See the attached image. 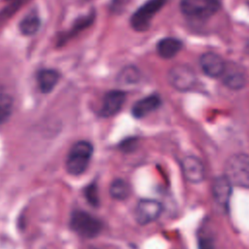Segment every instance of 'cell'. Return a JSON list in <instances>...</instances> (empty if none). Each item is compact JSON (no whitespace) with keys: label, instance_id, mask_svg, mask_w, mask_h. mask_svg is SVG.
I'll list each match as a JSON object with an SVG mask.
<instances>
[{"label":"cell","instance_id":"cell-1","mask_svg":"<svg viewBox=\"0 0 249 249\" xmlns=\"http://www.w3.org/2000/svg\"><path fill=\"white\" fill-rule=\"evenodd\" d=\"M224 175L231 185L249 188V155L239 153L230 157L225 164Z\"/></svg>","mask_w":249,"mask_h":249},{"label":"cell","instance_id":"cell-2","mask_svg":"<svg viewBox=\"0 0 249 249\" xmlns=\"http://www.w3.org/2000/svg\"><path fill=\"white\" fill-rule=\"evenodd\" d=\"M93 153L92 145L85 140L76 142L69 150L66 159V169L72 175L82 174L88 167Z\"/></svg>","mask_w":249,"mask_h":249},{"label":"cell","instance_id":"cell-3","mask_svg":"<svg viewBox=\"0 0 249 249\" xmlns=\"http://www.w3.org/2000/svg\"><path fill=\"white\" fill-rule=\"evenodd\" d=\"M70 227L79 235L87 238L95 237L102 229L101 222L85 211H74L70 218Z\"/></svg>","mask_w":249,"mask_h":249},{"label":"cell","instance_id":"cell-4","mask_svg":"<svg viewBox=\"0 0 249 249\" xmlns=\"http://www.w3.org/2000/svg\"><path fill=\"white\" fill-rule=\"evenodd\" d=\"M167 0H148L130 18V25L138 32H144L150 27L154 16L165 5Z\"/></svg>","mask_w":249,"mask_h":249},{"label":"cell","instance_id":"cell-5","mask_svg":"<svg viewBox=\"0 0 249 249\" xmlns=\"http://www.w3.org/2000/svg\"><path fill=\"white\" fill-rule=\"evenodd\" d=\"M181 11L188 17L205 19L220 9L219 0H180Z\"/></svg>","mask_w":249,"mask_h":249},{"label":"cell","instance_id":"cell-6","mask_svg":"<svg viewBox=\"0 0 249 249\" xmlns=\"http://www.w3.org/2000/svg\"><path fill=\"white\" fill-rule=\"evenodd\" d=\"M168 83L177 90L186 91L194 88L196 83L195 71L186 64H177L170 68L167 74Z\"/></svg>","mask_w":249,"mask_h":249},{"label":"cell","instance_id":"cell-7","mask_svg":"<svg viewBox=\"0 0 249 249\" xmlns=\"http://www.w3.org/2000/svg\"><path fill=\"white\" fill-rule=\"evenodd\" d=\"M161 209V204L156 199H141L135 207V219L140 225L150 224L160 217Z\"/></svg>","mask_w":249,"mask_h":249},{"label":"cell","instance_id":"cell-8","mask_svg":"<svg viewBox=\"0 0 249 249\" xmlns=\"http://www.w3.org/2000/svg\"><path fill=\"white\" fill-rule=\"evenodd\" d=\"M221 77L223 78L224 85L233 90L244 88L247 81L245 70L234 62H226V67Z\"/></svg>","mask_w":249,"mask_h":249},{"label":"cell","instance_id":"cell-9","mask_svg":"<svg viewBox=\"0 0 249 249\" xmlns=\"http://www.w3.org/2000/svg\"><path fill=\"white\" fill-rule=\"evenodd\" d=\"M182 171L184 177L191 183H200L205 176V168L197 157L187 156L182 160Z\"/></svg>","mask_w":249,"mask_h":249},{"label":"cell","instance_id":"cell-10","mask_svg":"<svg viewBox=\"0 0 249 249\" xmlns=\"http://www.w3.org/2000/svg\"><path fill=\"white\" fill-rule=\"evenodd\" d=\"M199 65L205 75L211 78H218L222 76L226 67V62L219 54L207 52L199 57Z\"/></svg>","mask_w":249,"mask_h":249},{"label":"cell","instance_id":"cell-11","mask_svg":"<svg viewBox=\"0 0 249 249\" xmlns=\"http://www.w3.org/2000/svg\"><path fill=\"white\" fill-rule=\"evenodd\" d=\"M125 100V93L122 90L114 89L108 91L104 97L99 111L100 116L108 118L117 114L123 107Z\"/></svg>","mask_w":249,"mask_h":249},{"label":"cell","instance_id":"cell-12","mask_svg":"<svg viewBox=\"0 0 249 249\" xmlns=\"http://www.w3.org/2000/svg\"><path fill=\"white\" fill-rule=\"evenodd\" d=\"M212 193L215 201L221 207H228L231 195V183L225 175L216 177L213 181Z\"/></svg>","mask_w":249,"mask_h":249},{"label":"cell","instance_id":"cell-13","mask_svg":"<svg viewBox=\"0 0 249 249\" xmlns=\"http://www.w3.org/2000/svg\"><path fill=\"white\" fill-rule=\"evenodd\" d=\"M160 105V98L158 95L153 94L136 101L132 106L131 112L135 118H142L158 109Z\"/></svg>","mask_w":249,"mask_h":249},{"label":"cell","instance_id":"cell-14","mask_svg":"<svg viewBox=\"0 0 249 249\" xmlns=\"http://www.w3.org/2000/svg\"><path fill=\"white\" fill-rule=\"evenodd\" d=\"M182 49V42L176 38H163L157 44V53L162 58L174 57Z\"/></svg>","mask_w":249,"mask_h":249},{"label":"cell","instance_id":"cell-15","mask_svg":"<svg viewBox=\"0 0 249 249\" xmlns=\"http://www.w3.org/2000/svg\"><path fill=\"white\" fill-rule=\"evenodd\" d=\"M59 80V74L53 69H43L37 74V83L42 92L48 93L53 89Z\"/></svg>","mask_w":249,"mask_h":249},{"label":"cell","instance_id":"cell-16","mask_svg":"<svg viewBox=\"0 0 249 249\" xmlns=\"http://www.w3.org/2000/svg\"><path fill=\"white\" fill-rule=\"evenodd\" d=\"M93 19H94V13H90L85 17H82L80 18H78L72 28L66 33L64 34L63 36H61V38L59 39V44H64L66 41H68L70 38L76 36L77 34H79L81 31H83L84 29L88 28L92 22H93Z\"/></svg>","mask_w":249,"mask_h":249},{"label":"cell","instance_id":"cell-17","mask_svg":"<svg viewBox=\"0 0 249 249\" xmlns=\"http://www.w3.org/2000/svg\"><path fill=\"white\" fill-rule=\"evenodd\" d=\"M129 185L121 178L115 179L109 188V193L111 196L117 200H124L129 196Z\"/></svg>","mask_w":249,"mask_h":249},{"label":"cell","instance_id":"cell-18","mask_svg":"<svg viewBox=\"0 0 249 249\" xmlns=\"http://www.w3.org/2000/svg\"><path fill=\"white\" fill-rule=\"evenodd\" d=\"M40 28V18L35 15H27L19 22V30L23 35H34Z\"/></svg>","mask_w":249,"mask_h":249},{"label":"cell","instance_id":"cell-19","mask_svg":"<svg viewBox=\"0 0 249 249\" xmlns=\"http://www.w3.org/2000/svg\"><path fill=\"white\" fill-rule=\"evenodd\" d=\"M140 79V72L134 66L124 67L118 77V80L121 84L124 85H133L136 84Z\"/></svg>","mask_w":249,"mask_h":249},{"label":"cell","instance_id":"cell-20","mask_svg":"<svg viewBox=\"0 0 249 249\" xmlns=\"http://www.w3.org/2000/svg\"><path fill=\"white\" fill-rule=\"evenodd\" d=\"M27 1L28 0H12L9 5L0 11V25L9 20Z\"/></svg>","mask_w":249,"mask_h":249},{"label":"cell","instance_id":"cell-21","mask_svg":"<svg viewBox=\"0 0 249 249\" xmlns=\"http://www.w3.org/2000/svg\"><path fill=\"white\" fill-rule=\"evenodd\" d=\"M13 110V99L10 95L0 94V125L3 124L11 116Z\"/></svg>","mask_w":249,"mask_h":249},{"label":"cell","instance_id":"cell-22","mask_svg":"<svg viewBox=\"0 0 249 249\" xmlns=\"http://www.w3.org/2000/svg\"><path fill=\"white\" fill-rule=\"evenodd\" d=\"M85 196L89 204L92 206H97L99 204V197H98V190L95 183L89 185L85 189Z\"/></svg>","mask_w":249,"mask_h":249},{"label":"cell","instance_id":"cell-23","mask_svg":"<svg viewBox=\"0 0 249 249\" xmlns=\"http://www.w3.org/2000/svg\"><path fill=\"white\" fill-rule=\"evenodd\" d=\"M199 249H214V243L208 236H200L198 240Z\"/></svg>","mask_w":249,"mask_h":249},{"label":"cell","instance_id":"cell-24","mask_svg":"<svg viewBox=\"0 0 249 249\" xmlns=\"http://www.w3.org/2000/svg\"><path fill=\"white\" fill-rule=\"evenodd\" d=\"M136 146V139L135 138H127L121 143V147L124 151H130Z\"/></svg>","mask_w":249,"mask_h":249},{"label":"cell","instance_id":"cell-25","mask_svg":"<svg viewBox=\"0 0 249 249\" xmlns=\"http://www.w3.org/2000/svg\"><path fill=\"white\" fill-rule=\"evenodd\" d=\"M128 0H113L112 1V6H111V9L114 11V12H121L122 9H124V4L127 3Z\"/></svg>","mask_w":249,"mask_h":249},{"label":"cell","instance_id":"cell-26","mask_svg":"<svg viewBox=\"0 0 249 249\" xmlns=\"http://www.w3.org/2000/svg\"><path fill=\"white\" fill-rule=\"evenodd\" d=\"M10 1H12V0H10Z\"/></svg>","mask_w":249,"mask_h":249}]
</instances>
